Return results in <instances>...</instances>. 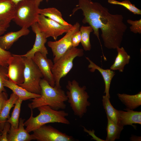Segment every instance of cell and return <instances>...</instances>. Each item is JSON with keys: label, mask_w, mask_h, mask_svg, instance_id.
Listing matches in <instances>:
<instances>
[{"label": "cell", "mask_w": 141, "mask_h": 141, "mask_svg": "<svg viewBox=\"0 0 141 141\" xmlns=\"http://www.w3.org/2000/svg\"><path fill=\"white\" fill-rule=\"evenodd\" d=\"M72 14L81 9L84 17L82 22L88 23L93 28L94 34L99 39V29L104 46L109 49L120 47L127 28L121 14L110 13L108 9L99 3L91 0H79Z\"/></svg>", "instance_id": "cell-1"}, {"label": "cell", "mask_w": 141, "mask_h": 141, "mask_svg": "<svg viewBox=\"0 0 141 141\" xmlns=\"http://www.w3.org/2000/svg\"><path fill=\"white\" fill-rule=\"evenodd\" d=\"M41 89V96L31 99L28 107L32 110L44 105H48L56 110L66 108L65 102L68 98L65 91L55 86L53 87L44 78L40 83Z\"/></svg>", "instance_id": "cell-2"}, {"label": "cell", "mask_w": 141, "mask_h": 141, "mask_svg": "<svg viewBox=\"0 0 141 141\" xmlns=\"http://www.w3.org/2000/svg\"><path fill=\"white\" fill-rule=\"evenodd\" d=\"M39 114L36 117L33 116L32 109L30 117L24 121L25 129L29 133L40 127L50 123H58L66 125L70 124L66 118L68 115V113L62 110H56L48 105H44L37 108Z\"/></svg>", "instance_id": "cell-3"}, {"label": "cell", "mask_w": 141, "mask_h": 141, "mask_svg": "<svg viewBox=\"0 0 141 141\" xmlns=\"http://www.w3.org/2000/svg\"><path fill=\"white\" fill-rule=\"evenodd\" d=\"M66 93L68 103L74 115L81 118L86 113L91 104L88 101L89 96L85 86H80L75 80H69L66 86Z\"/></svg>", "instance_id": "cell-4"}, {"label": "cell", "mask_w": 141, "mask_h": 141, "mask_svg": "<svg viewBox=\"0 0 141 141\" xmlns=\"http://www.w3.org/2000/svg\"><path fill=\"white\" fill-rule=\"evenodd\" d=\"M39 7L35 0H23L15 5L12 20L21 28H28L37 22Z\"/></svg>", "instance_id": "cell-5"}, {"label": "cell", "mask_w": 141, "mask_h": 141, "mask_svg": "<svg viewBox=\"0 0 141 141\" xmlns=\"http://www.w3.org/2000/svg\"><path fill=\"white\" fill-rule=\"evenodd\" d=\"M84 55L83 49L72 47L54 63L51 71L55 81V86L61 88L60 80L66 76L72 68L74 59L77 57L82 56Z\"/></svg>", "instance_id": "cell-6"}, {"label": "cell", "mask_w": 141, "mask_h": 141, "mask_svg": "<svg viewBox=\"0 0 141 141\" xmlns=\"http://www.w3.org/2000/svg\"><path fill=\"white\" fill-rule=\"evenodd\" d=\"M22 57L25 65L24 80L23 83L19 85L31 92L40 94V83L43 77L42 74L32 58Z\"/></svg>", "instance_id": "cell-7"}, {"label": "cell", "mask_w": 141, "mask_h": 141, "mask_svg": "<svg viewBox=\"0 0 141 141\" xmlns=\"http://www.w3.org/2000/svg\"><path fill=\"white\" fill-rule=\"evenodd\" d=\"M80 25L76 22L67 32L65 35L59 40L55 41H49L48 46L51 49L53 55L54 63L58 60L70 48L72 47V39L74 34L80 30Z\"/></svg>", "instance_id": "cell-8"}, {"label": "cell", "mask_w": 141, "mask_h": 141, "mask_svg": "<svg viewBox=\"0 0 141 141\" xmlns=\"http://www.w3.org/2000/svg\"><path fill=\"white\" fill-rule=\"evenodd\" d=\"M37 22L40 30L44 34L46 38L51 37L55 40L59 36L67 33L73 26L70 24L68 25H62L39 14L38 16Z\"/></svg>", "instance_id": "cell-9"}, {"label": "cell", "mask_w": 141, "mask_h": 141, "mask_svg": "<svg viewBox=\"0 0 141 141\" xmlns=\"http://www.w3.org/2000/svg\"><path fill=\"white\" fill-rule=\"evenodd\" d=\"M34 140L38 141H73L72 136L63 133L50 125H44L33 131Z\"/></svg>", "instance_id": "cell-10"}, {"label": "cell", "mask_w": 141, "mask_h": 141, "mask_svg": "<svg viewBox=\"0 0 141 141\" xmlns=\"http://www.w3.org/2000/svg\"><path fill=\"white\" fill-rule=\"evenodd\" d=\"M25 67L23 57L20 55L12 54L9 63L6 76L13 83L19 85L24 81Z\"/></svg>", "instance_id": "cell-11"}, {"label": "cell", "mask_w": 141, "mask_h": 141, "mask_svg": "<svg viewBox=\"0 0 141 141\" xmlns=\"http://www.w3.org/2000/svg\"><path fill=\"white\" fill-rule=\"evenodd\" d=\"M31 27L32 31L36 35L34 44L32 48L26 54L20 55L22 57L32 58L36 53L39 52L44 57L47 58L48 51L45 46L47 42V38L44 34L40 30L37 22L34 24Z\"/></svg>", "instance_id": "cell-12"}, {"label": "cell", "mask_w": 141, "mask_h": 141, "mask_svg": "<svg viewBox=\"0 0 141 141\" xmlns=\"http://www.w3.org/2000/svg\"><path fill=\"white\" fill-rule=\"evenodd\" d=\"M32 59L40 70L43 78L54 87L55 81L51 71L54 63L51 60L44 57L39 52L36 53Z\"/></svg>", "instance_id": "cell-13"}, {"label": "cell", "mask_w": 141, "mask_h": 141, "mask_svg": "<svg viewBox=\"0 0 141 141\" xmlns=\"http://www.w3.org/2000/svg\"><path fill=\"white\" fill-rule=\"evenodd\" d=\"M15 5L11 0H0V26L7 29L14 16Z\"/></svg>", "instance_id": "cell-14"}, {"label": "cell", "mask_w": 141, "mask_h": 141, "mask_svg": "<svg viewBox=\"0 0 141 141\" xmlns=\"http://www.w3.org/2000/svg\"><path fill=\"white\" fill-rule=\"evenodd\" d=\"M25 120V119L19 118L17 128L10 126L7 135L8 141H30L33 140L32 135L30 134L24 128Z\"/></svg>", "instance_id": "cell-15"}, {"label": "cell", "mask_w": 141, "mask_h": 141, "mask_svg": "<svg viewBox=\"0 0 141 141\" xmlns=\"http://www.w3.org/2000/svg\"><path fill=\"white\" fill-rule=\"evenodd\" d=\"M30 32L28 28H22L17 31L9 32L0 36V48L4 50H8L20 38L28 34Z\"/></svg>", "instance_id": "cell-16"}, {"label": "cell", "mask_w": 141, "mask_h": 141, "mask_svg": "<svg viewBox=\"0 0 141 141\" xmlns=\"http://www.w3.org/2000/svg\"><path fill=\"white\" fill-rule=\"evenodd\" d=\"M86 59L89 61V64L88 66L90 71L94 72L97 70L101 74L105 84V89L104 93L105 95L110 98L109 89L112 80L115 74V72L110 69H104L97 65L93 62L88 57H86Z\"/></svg>", "instance_id": "cell-17"}, {"label": "cell", "mask_w": 141, "mask_h": 141, "mask_svg": "<svg viewBox=\"0 0 141 141\" xmlns=\"http://www.w3.org/2000/svg\"><path fill=\"white\" fill-rule=\"evenodd\" d=\"M125 111L118 110L119 119L121 126L129 125L135 128L133 124H141V112L136 111L127 108Z\"/></svg>", "instance_id": "cell-18"}, {"label": "cell", "mask_w": 141, "mask_h": 141, "mask_svg": "<svg viewBox=\"0 0 141 141\" xmlns=\"http://www.w3.org/2000/svg\"><path fill=\"white\" fill-rule=\"evenodd\" d=\"M3 82L4 87L11 90L20 99L23 101L40 97V94L31 92L18 85L10 81L7 77L3 79Z\"/></svg>", "instance_id": "cell-19"}, {"label": "cell", "mask_w": 141, "mask_h": 141, "mask_svg": "<svg viewBox=\"0 0 141 141\" xmlns=\"http://www.w3.org/2000/svg\"><path fill=\"white\" fill-rule=\"evenodd\" d=\"M116 49L117 55L110 69L114 71L118 70L120 72H122L125 66L129 63L131 57L123 47H118Z\"/></svg>", "instance_id": "cell-20"}, {"label": "cell", "mask_w": 141, "mask_h": 141, "mask_svg": "<svg viewBox=\"0 0 141 141\" xmlns=\"http://www.w3.org/2000/svg\"><path fill=\"white\" fill-rule=\"evenodd\" d=\"M119 99L126 107V108L133 110L141 105V92L134 95L118 93Z\"/></svg>", "instance_id": "cell-21"}, {"label": "cell", "mask_w": 141, "mask_h": 141, "mask_svg": "<svg viewBox=\"0 0 141 141\" xmlns=\"http://www.w3.org/2000/svg\"><path fill=\"white\" fill-rule=\"evenodd\" d=\"M18 97L13 92L10 95V97L5 101L0 113V132L3 130L5 123L10 117L9 114L11 108L18 98Z\"/></svg>", "instance_id": "cell-22"}, {"label": "cell", "mask_w": 141, "mask_h": 141, "mask_svg": "<svg viewBox=\"0 0 141 141\" xmlns=\"http://www.w3.org/2000/svg\"><path fill=\"white\" fill-rule=\"evenodd\" d=\"M38 12L39 14L49 18L62 25H68L70 24L64 20L62 17L61 12L56 8H39Z\"/></svg>", "instance_id": "cell-23"}, {"label": "cell", "mask_w": 141, "mask_h": 141, "mask_svg": "<svg viewBox=\"0 0 141 141\" xmlns=\"http://www.w3.org/2000/svg\"><path fill=\"white\" fill-rule=\"evenodd\" d=\"M109 99V98L105 95L102 96V101L103 105L105 109L106 115L107 116L114 124L122 126H121L120 123L118 110L115 108L112 105Z\"/></svg>", "instance_id": "cell-24"}, {"label": "cell", "mask_w": 141, "mask_h": 141, "mask_svg": "<svg viewBox=\"0 0 141 141\" xmlns=\"http://www.w3.org/2000/svg\"><path fill=\"white\" fill-rule=\"evenodd\" d=\"M107 124L106 127L107 136L105 141H114L120 138L124 127L114 124L107 115Z\"/></svg>", "instance_id": "cell-25"}, {"label": "cell", "mask_w": 141, "mask_h": 141, "mask_svg": "<svg viewBox=\"0 0 141 141\" xmlns=\"http://www.w3.org/2000/svg\"><path fill=\"white\" fill-rule=\"evenodd\" d=\"M80 31L81 35V42L84 49L85 51H90L91 49L90 40V34L93 31L92 28L90 26H82Z\"/></svg>", "instance_id": "cell-26"}, {"label": "cell", "mask_w": 141, "mask_h": 141, "mask_svg": "<svg viewBox=\"0 0 141 141\" xmlns=\"http://www.w3.org/2000/svg\"><path fill=\"white\" fill-rule=\"evenodd\" d=\"M22 101L21 99L18 98L15 104L11 116L6 121L10 124L11 127L14 129L17 128L18 127L21 107Z\"/></svg>", "instance_id": "cell-27"}, {"label": "cell", "mask_w": 141, "mask_h": 141, "mask_svg": "<svg viewBox=\"0 0 141 141\" xmlns=\"http://www.w3.org/2000/svg\"><path fill=\"white\" fill-rule=\"evenodd\" d=\"M110 4L122 6L134 14L141 15V10L132 4L129 0H125L121 2L116 0H108Z\"/></svg>", "instance_id": "cell-28"}, {"label": "cell", "mask_w": 141, "mask_h": 141, "mask_svg": "<svg viewBox=\"0 0 141 141\" xmlns=\"http://www.w3.org/2000/svg\"><path fill=\"white\" fill-rule=\"evenodd\" d=\"M12 56L9 51L0 48V67L7 68L10 59Z\"/></svg>", "instance_id": "cell-29"}, {"label": "cell", "mask_w": 141, "mask_h": 141, "mask_svg": "<svg viewBox=\"0 0 141 141\" xmlns=\"http://www.w3.org/2000/svg\"><path fill=\"white\" fill-rule=\"evenodd\" d=\"M127 23L131 26L130 27V31L133 33L136 34L141 33V19L133 21L128 19Z\"/></svg>", "instance_id": "cell-30"}, {"label": "cell", "mask_w": 141, "mask_h": 141, "mask_svg": "<svg viewBox=\"0 0 141 141\" xmlns=\"http://www.w3.org/2000/svg\"><path fill=\"white\" fill-rule=\"evenodd\" d=\"M8 67H0V93L3 92H5L3 82V79L4 77L7 78L6 74L8 72Z\"/></svg>", "instance_id": "cell-31"}, {"label": "cell", "mask_w": 141, "mask_h": 141, "mask_svg": "<svg viewBox=\"0 0 141 141\" xmlns=\"http://www.w3.org/2000/svg\"><path fill=\"white\" fill-rule=\"evenodd\" d=\"M11 125L8 122H6L3 130L0 134V141H8L7 135L10 130Z\"/></svg>", "instance_id": "cell-32"}, {"label": "cell", "mask_w": 141, "mask_h": 141, "mask_svg": "<svg viewBox=\"0 0 141 141\" xmlns=\"http://www.w3.org/2000/svg\"><path fill=\"white\" fill-rule=\"evenodd\" d=\"M81 35L79 30L75 33L73 36L72 39V44L73 47L78 46L81 42Z\"/></svg>", "instance_id": "cell-33"}, {"label": "cell", "mask_w": 141, "mask_h": 141, "mask_svg": "<svg viewBox=\"0 0 141 141\" xmlns=\"http://www.w3.org/2000/svg\"><path fill=\"white\" fill-rule=\"evenodd\" d=\"M8 99V96L5 92L0 93V113L6 101Z\"/></svg>", "instance_id": "cell-34"}, {"label": "cell", "mask_w": 141, "mask_h": 141, "mask_svg": "<svg viewBox=\"0 0 141 141\" xmlns=\"http://www.w3.org/2000/svg\"><path fill=\"white\" fill-rule=\"evenodd\" d=\"M84 131L87 133L89 134L92 137L91 139H93L97 141H105V140L99 138L97 137L95 134V131L94 130H87L85 127H83Z\"/></svg>", "instance_id": "cell-35"}, {"label": "cell", "mask_w": 141, "mask_h": 141, "mask_svg": "<svg viewBox=\"0 0 141 141\" xmlns=\"http://www.w3.org/2000/svg\"><path fill=\"white\" fill-rule=\"evenodd\" d=\"M131 141H141V137L132 136L130 138Z\"/></svg>", "instance_id": "cell-36"}, {"label": "cell", "mask_w": 141, "mask_h": 141, "mask_svg": "<svg viewBox=\"0 0 141 141\" xmlns=\"http://www.w3.org/2000/svg\"><path fill=\"white\" fill-rule=\"evenodd\" d=\"M7 30L6 28L0 26V36L3 34Z\"/></svg>", "instance_id": "cell-37"}, {"label": "cell", "mask_w": 141, "mask_h": 141, "mask_svg": "<svg viewBox=\"0 0 141 141\" xmlns=\"http://www.w3.org/2000/svg\"><path fill=\"white\" fill-rule=\"evenodd\" d=\"M47 2H48L49 0H45ZM36 4L38 7L39 6L40 3L43 1V0H35Z\"/></svg>", "instance_id": "cell-38"}, {"label": "cell", "mask_w": 141, "mask_h": 141, "mask_svg": "<svg viewBox=\"0 0 141 141\" xmlns=\"http://www.w3.org/2000/svg\"><path fill=\"white\" fill-rule=\"evenodd\" d=\"M12 2L16 5L20 1L23 0H11Z\"/></svg>", "instance_id": "cell-39"}]
</instances>
